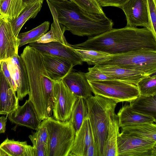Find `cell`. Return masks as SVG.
I'll return each mask as SVG.
<instances>
[{
	"label": "cell",
	"instance_id": "60d3db41",
	"mask_svg": "<svg viewBox=\"0 0 156 156\" xmlns=\"http://www.w3.org/2000/svg\"><path fill=\"white\" fill-rule=\"evenodd\" d=\"M0 156H10L0 146Z\"/></svg>",
	"mask_w": 156,
	"mask_h": 156
},
{
	"label": "cell",
	"instance_id": "5b68a950",
	"mask_svg": "<svg viewBox=\"0 0 156 156\" xmlns=\"http://www.w3.org/2000/svg\"><path fill=\"white\" fill-rule=\"evenodd\" d=\"M42 121L47 132V156H69L76 135L70 121H60L51 117Z\"/></svg>",
	"mask_w": 156,
	"mask_h": 156
},
{
	"label": "cell",
	"instance_id": "e575fe53",
	"mask_svg": "<svg viewBox=\"0 0 156 156\" xmlns=\"http://www.w3.org/2000/svg\"><path fill=\"white\" fill-rule=\"evenodd\" d=\"M88 72L85 73L86 77L88 81H101L114 79L102 73L94 66L91 68H88Z\"/></svg>",
	"mask_w": 156,
	"mask_h": 156
},
{
	"label": "cell",
	"instance_id": "ee69618b",
	"mask_svg": "<svg viewBox=\"0 0 156 156\" xmlns=\"http://www.w3.org/2000/svg\"><path fill=\"white\" fill-rule=\"evenodd\" d=\"M2 70V64L1 62V60H0V71Z\"/></svg>",
	"mask_w": 156,
	"mask_h": 156
},
{
	"label": "cell",
	"instance_id": "4fadbf2b",
	"mask_svg": "<svg viewBox=\"0 0 156 156\" xmlns=\"http://www.w3.org/2000/svg\"><path fill=\"white\" fill-rule=\"evenodd\" d=\"M29 45L41 54L49 55L66 60L74 66L81 65L83 62L75 52L71 45L67 46L56 42L46 43H38L35 42L29 44Z\"/></svg>",
	"mask_w": 156,
	"mask_h": 156
},
{
	"label": "cell",
	"instance_id": "484cf974",
	"mask_svg": "<svg viewBox=\"0 0 156 156\" xmlns=\"http://www.w3.org/2000/svg\"><path fill=\"white\" fill-rule=\"evenodd\" d=\"M121 128V132L134 135L156 141L155 122L141 123Z\"/></svg>",
	"mask_w": 156,
	"mask_h": 156
},
{
	"label": "cell",
	"instance_id": "d6a6232c",
	"mask_svg": "<svg viewBox=\"0 0 156 156\" xmlns=\"http://www.w3.org/2000/svg\"><path fill=\"white\" fill-rule=\"evenodd\" d=\"M81 9L90 13L100 14L105 13L102 7L97 0H70Z\"/></svg>",
	"mask_w": 156,
	"mask_h": 156
},
{
	"label": "cell",
	"instance_id": "3957f363",
	"mask_svg": "<svg viewBox=\"0 0 156 156\" xmlns=\"http://www.w3.org/2000/svg\"><path fill=\"white\" fill-rule=\"evenodd\" d=\"M54 8L58 21L66 30L79 36L93 37L112 28L113 23L105 13L94 14L83 10L69 0H46Z\"/></svg>",
	"mask_w": 156,
	"mask_h": 156
},
{
	"label": "cell",
	"instance_id": "7402d4cb",
	"mask_svg": "<svg viewBox=\"0 0 156 156\" xmlns=\"http://www.w3.org/2000/svg\"><path fill=\"white\" fill-rule=\"evenodd\" d=\"M118 118L115 113L110 117L107 135L104 146L102 156H118L117 144L119 133Z\"/></svg>",
	"mask_w": 156,
	"mask_h": 156
},
{
	"label": "cell",
	"instance_id": "5bb4252c",
	"mask_svg": "<svg viewBox=\"0 0 156 156\" xmlns=\"http://www.w3.org/2000/svg\"><path fill=\"white\" fill-rule=\"evenodd\" d=\"M19 45L18 40L13 33L10 22L4 18L0 24V60L11 58L18 54Z\"/></svg>",
	"mask_w": 156,
	"mask_h": 156
},
{
	"label": "cell",
	"instance_id": "30bf717a",
	"mask_svg": "<svg viewBox=\"0 0 156 156\" xmlns=\"http://www.w3.org/2000/svg\"><path fill=\"white\" fill-rule=\"evenodd\" d=\"M121 9L126 16V26L143 27L151 32L147 0H129Z\"/></svg>",
	"mask_w": 156,
	"mask_h": 156
},
{
	"label": "cell",
	"instance_id": "d590c367",
	"mask_svg": "<svg viewBox=\"0 0 156 156\" xmlns=\"http://www.w3.org/2000/svg\"><path fill=\"white\" fill-rule=\"evenodd\" d=\"M1 62L2 64V70L5 78L14 91L16 92V85L8 68L7 64L6 61L1 60Z\"/></svg>",
	"mask_w": 156,
	"mask_h": 156
},
{
	"label": "cell",
	"instance_id": "9a60e30c",
	"mask_svg": "<svg viewBox=\"0 0 156 156\" xmlns=\"http://www.w3.org/2000/svg\"><path fill=\"white\" fill-rule=\"evenodd\" d=\"M41 54L45 69L52 80H62L73 71L74 66L69 61L53 55Z\"/></svg>",
	"mask_w": 156,
	"mask_h": 156
},
{
	"label": "cell",
	"instance_id": "ffe728a7",
	"mask_svg": "<svg viewBox=\"0 0 156 156\" xmlns=\"http://www.w3.org/2000/svg\"><path fill=\"white\" fill-rule=\"evenodd\" d=\"M53 18V23L50 30L44 34L36 42L46 43L52 42H58L67 46L71 44L67 41L64 36L66 31L64 26L59 23L55 9L48 2L46 1Z\"/></svg>",
	"mask_w": 156,
	"mask_h": 156
},
{
	"label": "cell",
	"instance_id": "7bdbcfd3",
	"mask_svg": "<svg viewBox=\"0 0 156 156\" xmlns=\"http://www.w3.org/2000/svg\"><path fill=\"white\" fill-rule=\"evenodd\" d=\"M4 17L0 14V24L3 20Z\"/></svg>",
	"mask_w": 156,
	"mask_h": 156
},
{
	"label": "cell",
	"instance_id": "ac0fdd59",
	"mask_svg": "<svg viewBox=\"0 0 156 156\" xmlns=\"http://www.w3.org/2000/svg\"><path fill=\"white\" fill-rule=\"evenodd\" d=\"M19 99L5 78L2 70L0 71V114L8 115L18 106Z\"/></svg>",
	"mask_w": 156,
	"mask_h": 156
},
{
	"label": "cell",
	"instance_id": "2e32d148",
	"mask_svg": "<svg viewBox=\"0 0 156 156\" xmlns=\"http://www.w3.org/2000/svg\"><path fill=\"white\" fill-rule=\"evenodd\" d=\"M94 66L102 73L114 79L136 85L142 79L148 76L138 71L115 65H94Z\"/></svg>",
	"mask_w": 156,
	"mask_h": 156
},
{
	"label": "cell",
	"instance_id": "8992f818",
	"mask_svg": "<svg viewBox=\"0 0 156 156\" xmlns=\"http://www.w3.org/2000/svg\"><path fill=\"white\" fill-rule=\"evenodd\" d=\"M104 65L117 66L150 76L156 72V50L142 49L112 55L110 59L99 65Z\"/></svg>",
	"mask_w": 156,
	"mask_h": 156
},
{
	"label": "cell",
	"instance_id": "7c38bea8",
	"mask_svg": "<svg viewBox=\"0 0 156 156\" xmlns=\"http://www.w3.org/2000/svg\"><path fill=\"white\" fill-rule=\"evenodd\" d=\"M9 120L16 124L36 130L42 121L31 101L28 99L22 106L8 115Z\"/></svg>",
	"mask_w": 156,
	"mask_h": 156
},
{
	"label": "cell",
	"instance_id": "f546056e",
	"mask_svg": "<svg viewBox=\"0 0 156 156\" xmlns=\"http://www.w3.org/2000/svg\"><path fill=\"white\" fill-rule=\"evenodd\" d=\"M73 49L81 60L83 62H86L89 65H100L103 62L110 59L112 55L105 52L97 51L74 48Z\"/></svg>",
	"mask_w": 156,
	"mask_h": 156
},
{
	"label": "cell",
	"instance_id": "b9f144b4",
	"mask_svg": "<svg viewBox=\"0 0 156 156\" xmlns=\"http://www.w3.org/2000/svg\"><path fill=\"white\" fill-rule=\"evenodd\" d=\"M37 0H23L24 4L26 5L28 4L34 2Z\"/></svg>",
	"mask_w": 156,
	"mask_h": 156
},
{
	"label": "cell",
	"instance_id": "ab89813d",
	"mask_svg": "<svg viewBox=\"0 0 156 156\" xmlns=\"http://www.w3.org/2000/svg\"><path fill=\"white\" fill-rule=\"evenodd\" d=\"M145 156H156V145L146 152Z\"/></svg>",
	"mask_w": 156,
	"mask_h": 156
},
{
	"label": "cell",
	"instance_id": "f6af8a7d",
	"mask_svg": "<svg viewBox=\"0 0 156 156\" xmlns=\"http://www.w3.org/2000/svg\"><path fill=\"white\" fill-rule=\"evenodd\" d=\"M69 0L70 1V0Z\"/></svg>",
	"mask_w": 156,
	"mask_h": 156
},
{
	"label": "cell",
	"instance_id": "f1b7e54d",
	"mask_svg": "<svg viewBox=\"0 0 156 156\" xmlns=\"http://www.w3.org/2000/svg\"><path fill=\"white\" fill-rule=\"evenodd\" d=\"M87 117H88V109L85 100L77 98L69 119L75 130L76 134L80 128L84 119Z\"/></svg>",
	"mask_w": 156,
	"mask_h": 156
},
{
	"label": "cell",
	"instance_id": "52a82bcc",
	"mask_svg": "<svg viewBox=\"0 0 156 156\" xmlns=\"http://www.w3.org/2000/svg\"><path fill=\"white\" fill-rule=\"evenodd\" d=\"M88 81L94 95L111 99L117 103H130L140 95L136 85L126 82L115 79Z\"/></svg>",
	"mask_w": 156,
	"mask_h": 156
},
{
	"label": "cell",
	"instance_id": "d4e9b609",
	"mask_svg": "<svg viewBox=\"0 0 156 156\" xmlns=\"http://www.w3.org/2000/svg\"><path fill=\"white\" fill-rule=\"evenodd\" d=\"M129 106L137 112L156 118V95L147 97L140 95L130 103Z\"/></svg>",
	"mask_w": 156,
	"mask_h": 156
},
{
	"label": "cell",
	"instance_id": "f35d334b",
	"mask_svg": "<svg viewBox=\"0 0 156 156\" xmlns=\"http://www.w3.org/2000/svg\"><path fill=\"white\" fill-rule=\"evenodd\" d=\"M7 116L0 117V133H5L6 130V123L7 121Z\"/></svg>",
	"mask_w": 156,
	"mask_h": 156
},
{
	"label": "cell",
	"instance_id": "4dcf8cb0",
	"mask_svg": "<svg viewBox=\"0 0 156 156\" xmlns=\"http://www.w3.org/2000/svg\"><path fill=\"white\" fill-rule=\"evenodd\" d=\"M50 24L49 21H44L32 30L19 34L17 37L19 48L27 44L36 41L47 32Z\"/></svg>",
	"mask_w": 156,
	"mask_h": 156
},
{
	"label": "cell",
	"instance_id": "836d02e7",
	"mask_svg": "<svg viewBox=\"0 0 156 156\" xmlns=\"http://www.w3.org/2000/svg\"><path fill=\"white\" fill-rule=\"evenodd\" d=\"M151 32L156 39V0H147Z\"/></svg>",
	"mask_w": 156,
	"mask_h": 156
},
{
	"label": "cell",
	"instance_id": "1f68e13d",
	"mask_svg": "<svg viewBox=\"0 0 156 156\" xmlns=\"http://www.w3.org/2000/svg\"><path fill=\"white\" fill-rule=\"evenodd\" d=\"M140 95L149 97L156 95V76H147L142 79L136 84Z\"/></svg>",
	"mask_w": 156,
	"mask_h": 156
},
{
	"label": "cell",
	"instance_id": "277c9868",
	"mask_svg": "<svg viewBox=\"0 0 156 156\" xmlns=\"http://www.w3.org/2000/svg\"><path fill=\"white\" fill-rule=\"evenodd\" d=\"M88 118L97 150L98 156H102L110 119L115 113L116 102L99 95H92L85 99Z\"/></svg>",
	"mask_w": 156,
	"mask_h": 156
},
{
	"label": "cell",
	"instance_id": "603a6c76",
	"mask_svg": "<svg viewBox=\"0 0 156 156\" xmlns=\"http://www.w3.org/2000/svg\"><path fill=\"white\" fill-rule=\"evenodd\" d=\"M44 0H38L27 5L19 16L14 20L9 21L15 37L17 38L19 32L25 23L29 20L35 18L40 11Z\"/></svg>",
	"mask_w": 156,
	"mask_h": 156
},
{
	"label": "cell",
	"instance_id": "8d00e7d4",
	"mask_svg": "<svg viewBox=\"0 0 156 156\" xmlns=\"http://www.w3.org/2000/svg\"><path fill=\"white\" fill-rule=\"evenodd\" d=\"M129 0H97L101 7L114 6L121 8Z\"/></svg>",
	"mask_w": 156,
	"mask_h": 156
},
{
	"label": "cell",
	"instance_id": "6da1fadb",
	"mask_svg": "<svg viewBox=\"0 0 156 156\" xmlns=\"http://www.w3.org/2000/svg\"><path fill=\"white\" fill-rule=\"evenodd\" d=\"M71 46L74 49L97 51L114 55L142 49L156 50V39L146 28L126 26L89 37L85 41Z\"/></svg>",
	"mask_w": 156,
	"mask_h": 156
},
{
	"label": "cell",
	"instance_id": "d6986e66",
	"mask_svg": "<svg viewBox=\"0 0 156 156\" xmlns=\"http://www.w3.org/2000/svg\"><path fill=\"white\" fill-rule=\"evenodd\" d=\"M94 139L88 117L85 118L75 136L69 156H86L88 147Z\"/></svg>",
	"mask_w": 156,
	"mask_h": 156
},
{
	"label": "cell",
	"instance_id": "8fae6325",
	"mask_svg": "<svg viewBox=\"0 0 156 156\" xmlns=\"http://www.w3.org/2000/svg\"><path fill=\"white\" fill-rule=\"evenodd\" d=\"M5 60L16 85L17 96L19 100H22L30 92L29 79L25 64L18 53Z\"/></svg>",
	"mask_w": 156,
	"mask_h": 156
},
{
	"label": "cell",
	"instance_id": "74e56055",
	"mask_svg": "<svg viewBox=\"0 0 156 156\" xmlns=\"http://www.w3.org/2000/svg\"><path fill=\"white\" fill-rule=\"evenodd\" d=\"M86 156H98L97 150L94 139L87 148Z\"/></svg>",
	"mask_w": 156,
	"mask_h": 156
},
{
	"label": "cell",
	"instance_id": "83f0119b",
	"mask_svg": "<svg viewBox=\"0 0 156 156\" xmlns=\"http://www.w3.org/2000/svg\"><path fill=\"white\" fill-rule=\"evenodd\" d=\"M26 6L23 0H0V14L9 21L13 20Z\"/></svg>",
	"mask_w": 156,
	"mask_h": 156
},
{
	"label": "cell",
	"instance_id": "9c48e42d",
	"mask_svg": "<svg viewBox=\"0 0 156 156\" xmlns=\"http://www.w3.org/2000/svg\"><path fill=\"white\" fill-rule=\"evenodd\" d=\"M117 144L118 156H143L156 145V141L121 132Z\"/></svg>",
	"mask_w": 156,
	"mask_h": 156
},
{
	"label": "cell",
	"instance_id": "ba28073f",
	"mask_svg": "<svg viewBox=\"0 0 156 156\" xmlns=\"http://www.w3.org/2000/svg\"><path fill=\"white\" fill-rule=\"evenodd\" d=\"M53 81V118L62 121L68 120L77 97L66 86L62 80Z\"/></svg>",
	"mask_w": 156,
	"mask_h": 156
},
{
	"label": "cell",
	"instance_id": "7a4b0ae2",
	"mask_svg": "<svg viewBox=\"0 0 156 156\" xmlns=\"http://www.w3.org/2000/svg\"><path fill=\"white\" fill-rule=\"evenodd\" d=\"M20 57L27 70L29 84V99L41 121L51 117L53 104V81L44 67L41 53L28 45Z\"/></svg>",
	"mask_w": 156,
	"mask_h": 156
},
{
	"label": "cell",
	"instance_id": "e0dca14e",
	"mask_svg": "<svg viewBox=\"0 0 156 156\" xmlns=\"http://www.w3.org/2000/svg\"><path fill=\"white\" fill-rule=\"evenodd\" d=\"M62 80L77 97L85 100L92 95L91 88L86 77L85 73L72 71Z\"/></svg>",
	"mask_w": 156,
	"mask_h": 156
},
{
	"label": "cell",
	"instance_id": "cb8c5ba5",
	"mask_svg": "<svg viewBox=\"0 0 156 156\" xmlns=\"http://www.w3.org/2000/svg\"><path fill=\"white\" fill-rule=\"evenodd\" d=\"M10 156H34L33 146L25 141L10 140L7 138L0 145Z\"/></svg>",
	"mask_w": 156,
	"mask_h": 156
},
{
	"label": "cell",
	"instance_id": "4316f807",
	"mask_svg": "<svg viewBox=\"0 0 156 156\" xmlns=\"http://www.w3.org/2000/svg\"><path fill=\"white\" fill-rule=\"evenodd\" d=\"M36 130L29 136L33 144L34 156H47V132L46 126L42 121Z\"/></svg>",
	"mask_w": 156,
	"mask_h": 156
},
{
	"label": "cell",
	"instance_id": "44dd1931",
	"mask_svg": "<svg viewBox=\"0 0 156 156\" xmlns=\"http://www.w3.org/2000/svg\"><path fill=\"white\" fill-rule=\"evenodd\" d=\"M119 127L141 123L156 122L155 118L137 112L133 110L128 105H125L119 110L117 115Z\"/></svg>",
	"mask_w": 156,
	"mask_h": 156
}]
</instances>
